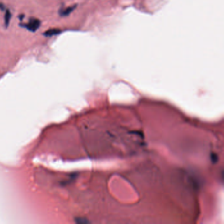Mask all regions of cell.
Wrapping results in <instances>:
<instances>
[{"instance_id":"1","label":"cell","mask_w":224,"mask_h":224,"mask_svg":"<svg viewBox=\"0 0 224 224\" xmlns=\"http://www.w3.org/2000/svg\"><path fill=\"white\" fill-rule=\"evenodd\" d=\"M40 25H41V22H40L39 20L37 19H34V18H32L29 20V22L27 24H22L21 26H23L25 28H26V29H28V30H30L31 32H36L38 28H39Z\"/></svg>"},{"instance_id":"2","label":"cell","mask_w":224,"mask_h":224,"mask_svg":"<svg viewBox=\"0 0 224 224\" xmlns=\"http://www.w3.org/2000/svg\"><path fill=\"white\" fill-rule=\"evenodd\" d=\"M61 33V30L59 29V28H51V29L46 30L43 33V36H46V37H51V36L57 35V34H59Z\"/></svg>"},{"instance_id":"3","label":"cell","mask_w":224,"mask_h":224,"mask_svg":"<svg viewBox=\"0 0 224 224\" xmlns=\"http://www.w3.org/2000/svg\"><path fill=\"white\" fill-rule=\"evenodd\" d=\"M76 8V5H72V6L68 7L67 8L63 9L61 11V15L62 16H66L68 15H69Z\"/></svg>"},{"instance_id":"4","label":"cell","mask_w":224,"mask_h":224,"mask_svg":"<svg viewBox=\"0 0 224 224\" xmlns=\"http://www.w3.org/2000/svg\"><path fill=\"white\" fill-rule=\"evenodd\" d=\"M11 13L10 12V11L9 9H7L6 11H5V26L7 27L9 25V22L11 19Z\"/></svg>"},{"instance_id":"5","label":"cell","mask_w":224,"mask_h":224,"mask_svg":"<svg viewBox=\"0 0 224 224\" xmlns=\"http://www.w3.org/2000/svg\"><path fill=\"white\" fill-rule=\"evenodd\" d=\"M0 9L1 10H4L5 9V5L2 3H0Z\"/></svg>"}]
</instances>
